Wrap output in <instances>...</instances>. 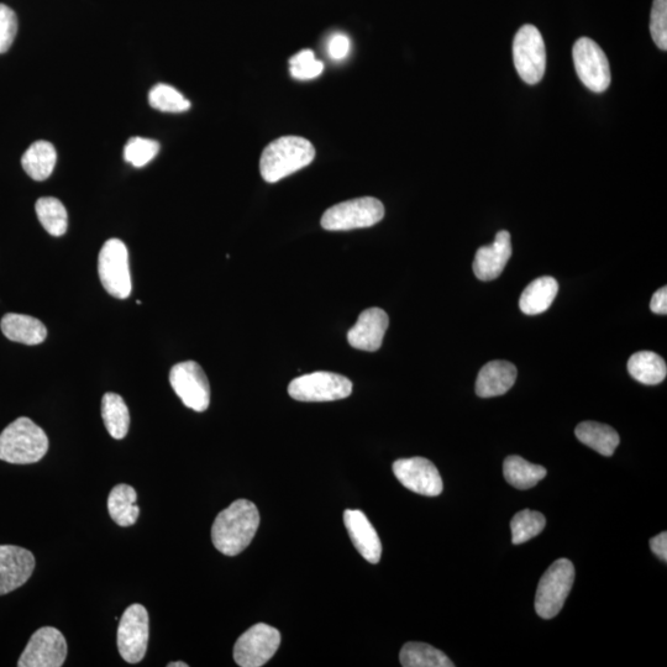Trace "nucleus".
<instances>
[{
	"instance_id": "f257e3e1",
	"label": "nucleus",
	"mask_w": 667,
	"mask_h": 667,
	"mask_svg": "<svg viewBox=\"0 0 667 667\" xmlns=\"http://www.w3.org/2000/svg\"><path fill=\"white\" fill-rule=\"evenodd\" d=\"M260 525L259 509L248 500H238L218 514L212 528L215 549L236 556L248 548Z\"/></svg>"
},
{
	"instance_id": "f03ea898",
	"label": "nucleus",
	"mask_w": 667,
	"mask_h": 667,
	"mask_svg": "<svg viewBox=\"0 0 667 667\" xmlns=\"http://www.w3.org/2000/svg\"><path fill=\"white\" fill-rule=\"evenodd\" d=\"M315 149L311 141L301 136H283L272 141L262 152L261 176L266 182L276 183L312 164Z\"/></svg>"
},
{
	"instance_id": "7ed1b4c3",
	"label": "nucleus",
	"mask_w": 667,
	"mask_h": 667,
	"mask_svg": "<svg viewBox=\"0 0 667 667\" xmlns=\"http://www.w3.org/2000/svg\"><path fill=\"white\" fill-rule=\"evenodd\" d=\"M49 450V438L33 420L21 417L0 434V460L15 465L39 462Z\"/></svg>"
},
{
	"instance_id": "20e7f679",
	"label": "nucleus",
	"mask_w": 667,
	"mask_h": 667,
	"mask_svg": "<svg viewBox=\"0 0 667 667\" xmlns=\"http://www.w3.org/2000/svg\"><path fill=\"white\" fill-rule=\"evenodd\" d=\"M575 581V567L570 560L559 559L540 579L535 609L540 617L551 619L563 609Z\"/></svg>"
},
{
	"instance_id": "39448f33",
	"label": "nucleus",
	"mask_w": 667,
	"mask_h": 667,
	"mask_svg": "<svg viewBox=\"0 0 667 667\" xmlns=\"http://www.w3.org/2000/svg\"><path fill=\"white\" fill-rule=\"evenodd\" d=\"M385 217V207L374 197H362L336 204L324 213L322 227L329 231H348L374 227Z\"/></svg>"
},
{
	"instance_id": "423d86ee",
	"label": "nucleus",
	"mask_w": 667,
	"mask_h": 667,
	"mask_svg": "<svg viewBox=\"0 0 667 667\" xmlns=\"http://www.w3.org/2000/svg\"><path fill=\"white\" fill-rule=\"evenodd\" d=\"M353 382L333 372H313L294 378L288 386V395L299 402H333L348 398Z\"/></svg>"
},
{
	"instance_id": "0eeeda50",
	"label": "nucleus",
	"mask_w": 667,
	"mask_h": 667,
	"mask_svg": "<svg viewBox=\"0 0 667 667\" xmlns=\"http://www.w3.org/2000/svg\"><path fill=\"white\" fill-rule=\"evenodd\" d=\"M98 273L104 290L110 296L126 299L131 294L129 252L122 240L110 239L98 257Z\"/></svg>"
},
{
	"instance_id": "6e6552de",
	"label": "nucleus",
	"mask_w": 667,
	"mask_h": 667,
	"mask_svg": "<svg viewBox=\"0 0 667 667\" xmlns=\"http://www.w3.org/2000/svg\"><path fill=\"white\" fill-rule=\"evenodd\" d=\"M513 61L518 75L528 84L543 80L546 50L542 34L534 25H523L513 41Z\"/></svg>"
},
{
	"instance_id": "1a4fd4ad",
	"label": "nucleus",
	"mask_w": 667,
	"mask_h": 667,
	"mask_svg": "<svg viewBox=\"0 0 667 667\" xmlns=\"http://www.w3.org/2000/svg\"><path fill=\"white\" fill-rule=\"evenodd\" d=\"M281 644V634L265 623L255 624L241 635L234 647L235 663L241 667H260L273 658Z\"/></svg>"
},
{
	"instance_id": "9d476101",
	"label": "nucleus",
	"mask_w": 667,
	"mask_h": 667,
	"mask_svg": "<svg viewBox=\"0 0 667 667\" xmlns=\"http://www.w3.org/2000/svg\"><path fill=\"white\" fill-rule=\"evenodd\" d=\"M577 76L595 93H603L611 84V68L605 52L595 41L581 38L572 49Z\"/></svg>"
},
{
	"instance_id": "9b49d317",
	"label": "nucleus",
	"mask_w": 667,
	"mask_h": 667,
	"mask_svg": "<svg viewBox=\"0 0 667 667\" xmlns=\"http://www.w3.org/2000/svg\"><path fill=\"white\" fill-rule=\"evenodd\" d=\"M149 644V613L144 606L126 608L118 627V649L129 664H138L145 658Z\"/></svg>"
},
{
	"instance_id": "f8f14e48",
	"label": "nucleus",
	"mask_w": 667,
	"mask_h": 667,
	"mask_svg": "<svg viewBox=\"0 0 667 667\" xmlns=\"http://www.w3.org/2000/svg\"><path fill=\"white\" fill-rule=\"evenodd\" d=\"M170 383L181 401L194 412H206L210 403L208 377L196 361L180 362L172 367Z\"/></svg>"
},
{
	"instance_id": "ddd939ff",
	"label": "nucleus",
	"mask_w": 667,
	"mask_h": 667,
	"mask_svg": "<svg viewBox=\"0 0 667 667\" xmlns=\"http://www.w3.org/2000/svg\"><path fill=\"white\" fill-rule=\"evenodd\" d=\"M67 643L59 629L44 627L33 634L18 661L19 667H61Z\"/></svg>"
},
{
	"instance_id": "4468645a",
	"label": "nucleus",
	"mask_w": 667,
	"mask_h": 667,
	"mask_svg": "<svg viewBox=\"0 0 667 667\" xmlns=\"http://www.w3.org/2000/svg\"><path fill=\"white\" fill-rule=\"evenodd\" d=\"M393 472L404 487L418 495L437 497L443 492L439 471L428 459H399L393 464Z\"/></svg>"
},
{
	"instance_id": "2eb2a0df",
	"label": "nucleus",
	"mask_w": 667,
	"mask_h": 667,
	"mask_svg": "<svg viewBox=\"0 0 667 667\" xmlns=\"http://www.w3.org/2000/svg\"><path fill=\"white\" fill-rule=\"evenodd\" d=\"M35 569L31 551L15 545H0V596L18 590Z\"/></svg>"
},
{
	"instance_id": "dca6fc26",
	"label": "nucleus",
	"mask_w": 667,
	"mask_h": 667,
	"mask_svg": "<svg viewBox=\"0 0 667 667\" xmlns=\"http://www.w3.org/2000/svg\"><path fill=\"white\" fill-rule=\"evenodd\" d=\"M390 319L381 308H370L360 314L356 324L349 330L348 341L353 348L375 353L381 348Z\"/></svg>"
},
{
	"instance_id": "f3484780",
	"label": "nucleus",
	"mask_w": 667,
	"mask_h": 667,
	"mask_svg": "<svg viewBox=\"0 0 667 667\" xmlns=\"http://www.w3.org/2000/svg\"><path fill=\"white\" fill-rule=\"evenodd\" d=\"M512 256L511 234L506 230L497 234L495 243L482 246L476 252L474 266L475 275L481 281H493L500 277L507 262Z\"/></svg>"
},
{
	"instance_id": "a211bd4d",
	"label": "nucleus",
	"mask_w": 667,
	"mask_h": 667,
	"mask_svg": "<svg viewBox=\"0 0 667 667\" xmlns=\"http://www.w3.org/2000/svg\"><path fill=\"white\" fill-rule=\"evenodd\" d=\"M344 523L351 542L362 558L370 564H377L381 560L382 544L374 525L370 523L365 513L346 509Z\"/></svg>"
},
{
	"instance_id": "6ab92c4d",
	"label": "nucleus",
	"mask_w": 667,
	"mask_h": 667,
	"mask_svg": "<svg viewBox=\"0 0 667 667\" xmlns=\"http://www.w3.org/2000/svg\"><path fill=\"white\" fill-rule=\"evenodd\" d=\"M517 380V367L508 361H491L483 366L476 381V393L481 398L503 396Z\"/></svg>"
},
{
	"instance_id": "aec40b11",
	"label": "nucleus",
	"mask_w": 667,
	"mask_h": 667,
	"mask_svg": "<svg viewBox=\"0 0 667 667\" xmlns=\"http://www.w3.org/2000/svg\"><path fill=\"white\" fill-rule=\"evenodd\" d=\"M2 332L9 340L25 345H39L47 338V329L39 319L26 314L8 313L0 322Z\"/></svg>"
},
{
	"instance_id": "412c9836",
	"label": "nucleus",
	"mask_w": 667,
	"mask_h": 667,
	"mask_svg": "<svg viewBox=\"0 0 667 667\" xmlns=\"http://www.w3.org/2000/svg\"><path fill=\"white\" fill-rule=\"evenodd\" d=\"M558 292L559 283L554 277L537 278L523 291L519 299V307L527 315L542 314L551 307Z\"/></svg>"
},
{
	"instance_id": "4be33fe9",
	"label": "nucleus",
	"mask_w": 667,
	"mask_h": 667,
	"mask_svg": "<svg viewBox=\"0 0 667 667\" xmlns=\"http://www.w3.org/2000/svg\"><path fill=\"white\" fill-rule=\"evenodd\" d=\"M57 154L49 141H36L21 157V166L34 181H45L55 170Z\"/></svg>"
},
{
	"instance_id": "5701e85b",
	"label": "nucleus",
	"mask_w": 667,
	"mask_h": 667,
	"mask_svg": "<svg viewBox=\"0 0 667 667\" xmlns=\"http://www.w3.org/2000/svg\"><path fill=\"white\" fill-rule=\"evenodd\" d=\"M628 372L643 385L655 386L665 380L667 366L663 357L653 351H639L630 356Z\"/></svg>"
},
{
	"instance_id": "b1692460",
	"label": "nucleus",
	"mask_w": 667,
	"mask_h": 667,
	"mask_svg": "<svg viewBox=\"0 0 667 667\" xmlns=\"http://www.w3.org/2000/svg\"><path fill=\"white\" fill-rule=\"evenodd\" d=\"M575 433L582 444L603 456H612L621 441L616 430L609 425L597 422L580 423Z\"/></svg>"
},
{
	"instance_id": "393cba45",
	"label": "nucleus",
	"mask_w": 667,
	"mask_h": 667,
	"mask_svg": "<svg viewBox=\"0 0 667 667\" xmlns=\"http://www.w3.org/2000/svg\"><path fill=\"white\" fill-rule=\"evenodd\" d=\"M138 495L129 485L115 486L108 497V511L113 521L120 527H130L138 521L140 508L136 506Z\"/></svg>"
},
{
	"instance_id": "a878e982",
	"label": "nucleus",
	"mask_w": 667,
	"mask_h": 667,
	"mask_svg": "<svg viewBox=\"0 0 667 667\" xmlns=\"http://www.w3.org/2000/svg\"><path fill=\"white\" fill-rule=\"evenodd\" d=\"M503 474L509 485L518 490H529L545 479L546 469L524 460L521 456L513 455L504 460Z\"/></svg>"
},
{
	"instance_id": "bb28decb",
	"label": "nucleus",
	"mask_w": 667,
	"mask_h": 667,
	"mask_svg": "<svg viewBox=\"0 0 667 667\" xmlns=\"http://www.w3.org/2000/svg\"><path fill=\"white\" fill-rule=\"evenodd\" d=\"M102 417L105 428L114 439L126 437L130 427V413L124 399L117 393H105L102 399Z\"/></svg>"
},
{
	"instance_id": "cd10ccee",
	"label": "nucleus",
	"mask_w": 667,
	"mask_h": 667,
	"mask_svg": "<svg viewBox=\"0 0 667 667\" xmlns=\"http://www.w3.org/2000/svg\"><path fill=\"white\" fill-rule=\"evenodd\" d=\"M404 667H454L455 664L443 651L425 643H407L399 654Z\"/></svg>"
},
{
	"instance_id": "c85d7f7f",
	"label": "nucleus",
	"mask_w": 667,
	"mask_h": 667,
	"mask_svg": "<svg viewBox=\"0 0 667 667\" xmlns=\"http://www.w3.org/2000/svg\"><path fill=\"white\" fill-rule=\"evenodd\" d=\"M36 214L39 222L47 233L52 236L66 234L68 227V215L65 206L54 197L40 198L35 204Z\"/></svg>"
},
{
	"instance_id": "c756f323",
	"label": "nucleus",
	"mask_w": 667,
	"mask_h": 667,
	"mask_svg": "<svg viewBox=\"0 0 667 667\" xmlns=\"http://www.w3.org/2000/svg\"><path fill=\"white\" fill-rule=\"evenodd\" d=\"M545 525L546 519L542 513L530 511V509L518 512L511 522L513 544L521 545L538 537L543 532Z\"/></svg>"
},
{
	"instance_id": "7c9ffc66",
	"label": "nucleus",
	"mask_w": 667,
	"mask_h": 667,
	"mask_svg": "<svg viewBox=\"0 0 667 667\" xmlns=\"http://www.w3.org/2000/svg\"><path fill=\"white\" fill-rule=\"evenodd\" d=\"M149 103L152 108L165 113H183L191 108V102L181 92L164 83L151 89Z\"/></svg>"
},
{
	"instance_id": "2f4dec72",
	"label": "nucleus",
	"mask_w": 667,
	"mask_h": 667,
	"mask_svg": "<svg viewBox=\"0 0 667 667\" xmlns=\"http://www.w3.org/2000/svg\"><path fill=\"white\" fill-rule=\"evenodd\" d=\"M160 151V144L155 140L140 138L130 139L125 145L124 159L134 167H144L155 159Z\"/></svg>"
},
{
	"instance_id": "473e14b6",
	"label": "nucleus",
	"mask_w": 667,
	"mask_h": 667,
	"mask_svg": "<svg viewBox=\"0 0 667 667\" xmlns=\"http://www.w3.org/2000/svg\"><path fill=\"white\" fill-rule=\"evenodd\" d=\"M323 71V62L317 60L311 50H303L291 57L290 72L292 77L298 81L314 80L322 75Z\"/></svg>"
},
{
	"instance_id": "72a5a7b5",
	"label": "nucleus",
	"mask_w": 667,
	"mask_h": 667,
	"mask_svg": "<svg viewBox=\"0 0 667 667\" xmlns=\"http://www.w3.org/2000/svg\"><path fill=\"white\" fill-rule=\"evenodd\" d=\"M650 33L660 50H667V0H654L650 17Z\"/></svg>"
},
{
	"instance_id": "f704fd0d",
	"label": "nucleus",
	"mask_w": 667,
	"mask_h": 667,
	"mask_svg": "<svg viewBox=\"0 0 667 667\" xmlns=\"http://www.w3.org/2000/svg\"><path fill=\"white\" fill-rule=\"evenodd\" d=\"M17 33V15L7 5L0 4V54H5L10 49Z\"/></svg>"
},
{
	"instance_id": "c9c22d12",
	"label": "nucleus",
	"mask_w": 667,
	"mask_h": 667,
	"mask_svg": "<svg viewBox=\"0 0 667 667\" xmlns=\"http://www.w3.org/2000/svg\"><path fill=\"white\" fill-rule=\"evenodd\" d=\"M350 49V39L344 34H334L328 41V54L334 61L344 60Z\"/></svg>"
},
{
	"instance_id": "e433bc0d",
	"label": "nucleus",
	"mask_w": 667,
	"mask_h": 667,
	"mask_svg": "<svg viewBox=\"0 0 667 667\" xmlns=\"http://www.w3.org/2000/svg\"><path fill=\"white\" fill-rule=\"evenodd\" d=\"M650 309L655 314L666 315L667 313V287L660 288L651 298Z\"/></svg>"
},
{
	"instance_id": "4c0bfd02",
	"label": "nucleus",
	"mask_w": 667,
	"mask_h": 667,
	"mask_svg": "<svg viewBox=\"0 0 667 667\" xmlns=\"http://www.w3.org/2000/svg\"><path fill=\"white\" fill-rule=\"evenodd\" d=\"M650 549L664 563L667 561V533L663 532L650 540Z\"/></svg>"
},
{
	"instance_id": "58836bf2",
	"label": "nucleus",
	"mask_w": 667,
	"mask_h": 667,
	"mask_svg": "<svg viewBox=\"0 0 667 667\" xmlns=\"http://www.w3.org/2000/svg\"><path fill=\"white\" fill-rule=\"evenodd\" d=\"M168 667H188L186 663H183V661H176V663H170L167 665Z\"/></svg>"
}]
</instances>
